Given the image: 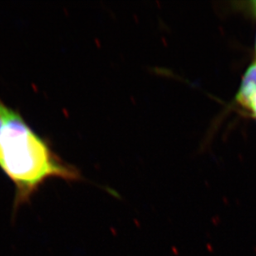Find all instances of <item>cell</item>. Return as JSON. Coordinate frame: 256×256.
Returning a JSON list of instances; mask_svg holds the SVG:
<instances>
[{
	"mask_svg": "<svg viewBox=\"0 0 256 256\" xmlns=\"http://www.w3.org/2000/svg\"><path fill=\"white\" fill-rule=\"evenodd\" d=\"M249 4L250 8L252 10V12H253V14L256 17V0L250 2Z\"/></svg>",
	"mask_w": 256,
	"mask_h": 256,
	"instance_id": "obj_4",
	"label": "cell"
},
{
	"mask_svg": "<svg viewBox=\"0 0 256 256\" xmlns=\"http://www.w3.org/2000/svg\"><path fill=\"white\" fill-rule=\"evenodd\" d=\"M0 130V168L15 186L14 212L31 200L48 179L79 181L80 172L64 162L34 132L20 112L5 104Z\"/></svg>",
	"mask_w": 256,
	"mask_h": 256,
	"instance_id": "obj_1",
	"label": "cell"
},
{
	"mask_svg": "<svg viewBox=\"0 0 256 256\" xmlns=\"http://www.w3.org/2000/svg\"><path fill=\"white\" fill-rule=\"evenodd\" d=\"M247 109H249L253 113V114L256 116V94L253 96L250 100Z\"/></svg>",
	"mask_w": 256,
	"mask_h": 256,
	"instance_id": "obj_3",
	"label": "cell"
},
{
	"mask_svg": "<svg viewBox=\"0 0 256 256\" xmlns=\"http://www.w3.org/2000/svg\"><path fill=\"white\" fill-rule=\"evenodd\" d=\"M254 52H256V42H254Z\"/></svg>",
	"mask_w": 256,
	"mask_h": 256,
	"instance_id": "obj_5",
	"label": "cell"
},
{
	"mask_svg": "<svg viewBox=\"0 0 256 256\" xmlns=\"http://www.w3.org/2000/svg\"><path fill=\"white\" fill-rule=\"evenodd\" d=\"M256 94V60L247 68L244 72L236 100L238 104L247 108L252 96Z\"/></svg>",
	"mask_w": 256,
	"mask_h": 256,
	"instance_id": "obj_2",
	"label": "cell"
}]
</instances>
